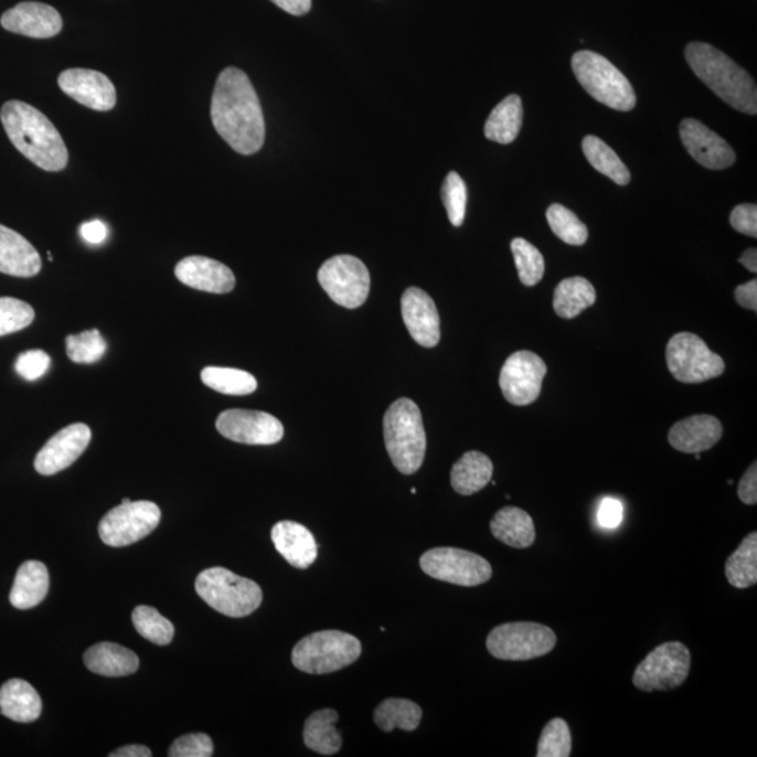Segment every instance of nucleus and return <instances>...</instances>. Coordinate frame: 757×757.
<instances>
[{
	"mask_svg": "<svg viewBox=\"0 0 757 757\" xmlns=\"http://www.w3.org/2000/svg\"><path fill=\"white\" fill-rule=\"evenodd\" d=\"M725 577L734 588L746 589L757 583V533L744 539L725 563Z\"/></svg>",
	"mask_w": 757,
	"mask_h": 757,
	"instance_id": "34",
	"label": "nucleus"
},
{
	"mask_svg": "<svg viewBox=\"0 0 757 757\" xmlns=\"http://www.w3.org/2000/svg\"><path fill=\"white\" fill-rule=\"evenodd\" d=\"M547 373L546 362L532 351H518L505 361L500 375V387L507 402L513 406H529L541 396L542 383Z\"/></svg>",
	"mask_w": 757,
	"mask_h": 757,
	"instance_id": "14",
	"label": "nucleus"
},
{
	"mask_svg": "<svg viewBox=\"0 0 757 757\" xmlns=\"http://www.w3.org/2000/svg\"><path fill=\"white\" fill-rule=\"evenodd\" d=\"M547 222L554 235L572 246H583L588 241V227L573 211L562 204H553L547 210Z\"/></svg>",
	"mask_w": 757,
	"mask_h": 757,
	"instance_id": "38",
	"label": "nucleus"
},
{
	"mask_svg": "<svg viewBox=\"0 0 757 757\" xmlns=\"http://www.w3.org/2000/svg\"><path fill=\"white\" fill-rule=\"evenodd\" d=\"M383 435L388 456L403 475H414L424 463L427 435L419 407L409 398H398L383 418Z\"/></svg>",
	"mask_w": 757,
	"mask_h": 757,
	"instance_id": "4",
	"label": "nucleus"
},
{
	"mask_svg": "<svg viewBox=\"0 0 757 757\" xmlns=\"http://www.w3.org/2000/svg\"><path fill=\"white\" fill-rule=\"evenodd\" d=\"M271 2L292 15H303L312 9V0H271Z\"/></svg>",
	"mask_w": 757,
	"mask_h": 757,
	"instance_id": "51",
	"label": "nucleus"
},
{
	"mask_svg": "<svg viewBox=\"0 0 757 757\" xmlns=\"http://www.w3.org/2000/svg\"><path fill=\"white\" fill-rule=\"evenodd\" d=\"M129 502H131V500H129V498H124L121 504H129Z\"/></svg>",
	"mask_w": 757,
	"mask_h": 757,
	"instance_id": "54",
	"label": "nucleus"
},
{
	"mask_svg": "<svg viewBox=\"0 0 757 757\" xmlns=\"http://www.w3.org/2000/svg\"><path fill=\"white\" fill-rule=\"evenodd\" d=\"M214 755V744L206 734H189L180 736L170 746V757H211Z\"/></svg>",
	"mask_w": 757,
	"mask_h": 757,
	"instance_id": "44",
	"label": "nucleus"
},
{
	"mask_svg": "<svg viewBox=\"0 0 757 757\" xmlns=\"http://www.w3.org/2000/svg\"><path fill=\"white\" fill-rule=\"evenodd\" d=\"M689 65L700 81L705 83L721 100L735 110L755 116L757 113V90L751 76L735 64L729 56L715 46L705 43H691L684 51Z\"/></svg>",
	"mask_w": 757,
	"mask_h": 757,
	"instance_id": "3",
	"label": "nucleus"
},
{
	"mask_svg": "<svg viewBox=\"0 0 757 757\" xmlns=\"http://www.w3.org/2000/svg\"><path fill=\"white\" fill-rule=\"evenodd\" d=\"M583 150L585 158L595 170L605 174L606 178L614 180L616 184L627 185L630 183L631 174L627 166L617 157L614 149L606 145L598 137L588 135L584 138Z\"/></svg>",
	"mask_w": 757,
	"mask_h": 757,
	"instance_id": "35",
	"label": "nucleus"
},
{
	"mask_svg": "<svg viewBox=\"0 0 757 757\" xmlns=\"http://www.w3.org/2000/svg\"><path fill=\"white\" fill-rule=\"evenodd\" d=\"M511 250L521 282L525 287H535L542 281L544 269H546L542 253L522 237L513 238Z\"/></svg>",
	"mask_w": 757,
	"mask_h": 757,
	"instance_id": "39",
	"label": "nucleus"
},
{
	"mask_svg": "<svg viewBox=\"0 0 757 757\" xmlns=\"http://www.w3.org/2000/svg\"><path fill=\"white\" fill-rule=\"evenodd\" d=\"M623 505L615 498H606L598 510V523L605 529H615L623 520Z\"/></svg>",
	"mask_w": 757,
	"mask_h": 757,
	"instance_id": "47",
	"label": "nucleus"
},
{
	"mask_svg": "<svg viewBox=\"0 0 757 757\" xmlns=\"http://www.w3.org/2000/svg\"><path fill=\"white\" fill-rule=\"evenodd\" d=\"M222 437L245 445H274L284 438V425L271 414L252 409H226L216 419Z\"/></svg>",
	"mask_w": 757,
	"mask_h": 757,
	"instance_id": "15",
	"label": "nucleus"
},
{
	"mask_svg": "<svg viewBox=\"0 0 757 757\" xmlns=\"http://www.w3.org/2000/svg\"><path fill=\"white\" fill-rule=\"evenodd\" d=\"M494 473L489 456L471 450L456 461L450 473V483L460 495H473L490 483Z\"/></svg>",
	"mask_w": 757,
	"mask_h": 757,
	"instance_id": "29",
	"label": "nucleus"
},
{
	"mask_svg": "<svg viewBox=\"0 0 757 757\" xmlns=\"http://www.w3.org/2000/svg\"><path fill=\"white\" fill-rule=\"evenodd\" d=\"M573 739L568 724L563 718H554L544 727L539 739L537 757H568L572 755Z\"/></svg>",
	"mask_w": 757,
	"mask_h": 757,
	"instance_id": "41",
	"label": "nucleus"
},
{
	"mask_svg": "<svg viewBox=\"0 0 757 757\" xmlns=\"http://www.w3.org/2000/svg\"><path fill=\"white\" fill-rule=\"evenodd\" d=\"M79 232L83 241L89 245H102L108 236L106 223L98 220L82 223Z\"/></svg>",
	"mask_w": 757,
	"mask_h": 757,
	"instance_id": "49",
	"label": "nucleus"
},
{
	"mask_svg": "<svg viewBox=\"0 0 757 757\" xmlns=\"http://www.w3.org/2000/svg\"><path fill=\"white\" fill-rule=\"evenodd\" d=\"M10 142L31 163L45 171L66 168L70 153L58 129L38 108L28 103H4L0 111Z\"/></svg>",
	"mask_w": 757,
	"mask_h": 757,
	"instance_id": "2",
	"label": "nucleus"
},
{
	"mask_svg": "<svg viewBox=\"0 0 757 757\" xmlns=\"http://www.w3.org/2000/svg\"><path fill=\"white\" fill-rule=\"evenodd\" d=\"M40 253L20 233L0 225V273L31 278L41 271Z\"/></svg>",
	"mask_w": 757,
	"mask_h": 757,
	"instance_id": "24",
	"label": "nucleus"
},
{
	"mask_svg": "<svg viewBox=\"0 0 757 757\" xmlns=\"http://www.w3.org/2000/svg\"><path fill=\"white\" fill-rule=\"evenodd\" d=\"M739 500L746 505H756L757 502V463L754 461L744 475L738 486Z\"/></svg>",
	"mask_w": 757,
	"mask_h": 757,
	"instance_id": "48",
	"label": "nucleus"
},
{
	"mask_svg": "<svg viewBox=\"0 0 757 757\" xmlns=\"http://www.w3.org/2000/svg\"><path fill=\"white\" fill-rule=\"evenodd\" d=\"M318 279L331 300L342 308H360L370 295V271L360 258L350 254L327 260L319 269Z\"/></svg>",
	"mask_w": 757,
	"mask_h": 757,
	"instance_id": "12",
	"label": "nucleus"
},
{
	"mask_svg": "<svg viewBox=\"0 0 757 757\" xmlns=\"http://www.w3.org/2000/svg\"><path fill=\"white\" fill-rule=\"evenodd\" d=\"M0 24L10 33L25 35L30 39H51L62 30L61 14L50 4L22 2L4 12Z\"/></svg>",
	"mask_w": 757,
	"mask_h": 757,
	"instance_id": "19",
	"label": "nucleus"
},
{
	"mask_svg": "<svg viewBox=\"0 0 757 757\" xmlns=\"http://www.w3.org/2000/svg\"><path fill=\"white\" fill-rule=\"evenodd\" d=\"M683 147L697 163L710 170L728 169L735 163L736 154L723 138L703 126L696 119H683L681 124Z\"/></svg>",
	"mask_w": 757,
	"mask_h": 757,
	"instance_id": "18",
	"label": "nucleus"
},
{
	"mask_svg": "<svg viewBox=\"0 0 757 757\" xmlns=\"http://www.w3.org/2000/svg\"><path fill=\"white\" fill-rule=\"evenodd\" d=\"M51 366V356L45 351L30 350L22 352L15 360V372L25 381H38Z\"/></svg>",
	"mask_w": 757,
	"mask_h": 757,
	"instance_id": "45",
	"label": "nucleus"
},
{
	"mask_svg": "<svg viewBox=\"0 0 757 757\" xmlns=\"http://www.w3.org/2000/svg\"><path fill=\"white\" fill-rule=\"evenodd\" d=\"M523 122V105L520 96L504 98L491 111L484 126L486 138L502 145L512 143L520 135Z\"/></svg>",
	"mask_w": 757,
	"mask_h": 757,
	"instance_id": "31",
	"label": "nucleus"
},
{
	"mask_svg": "<svg viewBox=\"0 0 757 757\" xmlns=\"http://www.w3.org/2000/svg\"><path fill=\"white\" fill-rule=\"evenodd\" d=\"M201 381L212 391L230 396H246L257 391L256 377L235 367L206 366L201 372Z\"/></svg>",
	"mask_w": 757,
	"mask_h": 757,
	"instance_id": "36",
	"label": "nucleus"
},
{
	"mask_svg": "<svg viewBox=\"0 0 757 757\" xmlns=\"http://www.w3.org/2000/svg\"><path fill=\"white\" fill-rule=\"evenodd\" d=\"M160 508L150 501L129 502L113 508L98 523V536L110 547H126L142 541L158 527Z\"/></svg>",
	"mask_w": 757,
	"mask_h": 757,
	"instance_id": "13",
	"label": "nucleus"
},
{
	"mask_svg": "<svg viewBox=\"0 0 757 757\" xmlns=\"http://www.w3.org/2000/svg\"><path fill=\"white\" fill-rule=\"evenodd\" d=\"M66 354L75 364H96L107 352V341L97 329L66 337Z\"/></svg>",
	"mask_w": 757,
	"mask_h": 757,
	"instance_id": "40",
	"label": "nucleus"
},
{
	"mask_svg": "<svg viewBox=\"0 0 757 757\" xmlns=\"http://www.w3.org/2000/svg\"><path fill=\"white\" fill-rule=\"evenodd\" d=\"M0 713L15 723H33L43 713V702L29 682L12 679L0 687Z\"/></svg>",
	"mask_w": 757,
	"mask_h": 757,
	"instance_id": "26",
	"label": "nucleus"
},
{
	"mask_svg": "<svg viewBox=\"0 0 757 757\" xmlns=\"http://www.w3.org/2000/svg\"><path fill=\"white\" fill-rule=\"evenodd\" d=\"M135 629L150 642L157 646H168L174 637V626L159 611L150 606H138L132 611Z\"/></svg>",
	"mask_w": 757,
	"mask_h": 757,
	"instance_id": "37",
	"label": "nucleus"
},
{
	"mask_svg": "<svg viewBox=\"0 0 757 757\" xmlns=\"http://www.w3.org/2000/svg\"><path fill=\"white\" fill-rule=\"evenodd\" d=\"M83 660L92 672L108 678L132 675L139 668L137 653L114 642H100L90 647Z\"/></svg>",
	"mask_w": 757,
	"mask_h": 757,
	"instance_id": "27",
	"label": "nucleus"
},
{
	"mask_svg": "<svg viewBox=\"0 0 757 757\" xmlns=\"http://www.w3.org/2000/svg\"><path fill=\"white\" fill-rule=\"evenodd\" d=\"M723 437V424L708 414H699L682 419L669 431L668 440L673 449L683 454H702L719 443Z\"/></svg>",
	"mask_w": 757,
	"mask_h": 757,
	"instance_id": "22",
	"label": "nucleus"
},
{
	"mask_svg": "<svg viewBox=\"0 0 757 757\" xmlns=\"http://www.w3.org/2000/svg\"><path fill=\"white\" fill-rule=\"evenodd\" d=\"M729 222L736 232L757 237V206L755 204L735 206Z\"/></svg>",
	"mask_w": 757,
	"mask_h": 757,
	"instance_id": "46",
	"label": "nucleus"
},
{
	"mask_svg": "<svg viewBox=\"0 0 757 757\" xmlns=\"http://www.w3.org/2000/svg\"><path fill=\"white\" fill-rule=\"evenodd\" d=\"M739 263L750 273H757V250L756 248H748L739 258Z\"/></svg>",
	"mask_w": 757,
	"mask_h": 757,
	"instance_id": "53",
	"label": "nucleus"
},
{
	"mask_svg": "<svg viewBox=\"0 0 757 757\" xmlns=\"http://www.w3.org/2000/svg\"><path fill=\"white\" fill-rule=\"evenodd\" d=\"M58 85L65 95L92 110L110 111L116 107V87L102 72L81 67L66 70L60 75Z\"/></svg>",
	"mask_w": 757,
	"mask_h": 757,
	"instance_id": "17",
	"label": "nucleus"
},
{
	"mask_svg": "<svg viewBox=\"0 0 757 757\" xmlns=\"http://www.w3.org/2000/svg\"><path fill=\"white\" fill-rule=\"evenodd\" d=\"M195 590L212 609L235 619L254 614L263 601L258 584L222 567L204 569L196 577Z\"/></svg>",
	"mask_w": 757,
	"mask_h": 757,
	"instance_id": "5",
	"label": "nucleus"
},
{
	"mask_svg": "<svg viewBox=\"0 0 757 757\" xmlns=\"http://www.w3.org/2000/svg\"><path fill=\"white\" fill-rule=\"evenodd\" d=\"M556 644V632L550 627L527 621L498 626L487 639V650L502 661L535 660L547 655Z\"/></svg>",
	"mask_w": 757,
	"mask_h": 757,
	"instance_id": "8",
	"label": "nucleus"
},
{
	"mask_svg": "<svg viewBox=\"0 0 757 757\" xmlns=\"http://www.w3.org/2000/svg\"><path fill=\"white\" fill-rule=\"evenodd\" d=\"M50 589V574L45 564L30 559L20 565L15 574L12 590H10V604L15 609H33L45 599Z\"/></svg>",
	"mask_w": 757,
	"mask_h": 757,
	"instance_id": "25",
	"label": "nucleus"
},
{
	"mask_svg": "<svg viewBox=\"0 0 757 757\" xmlns=\"http://www.w3.org/2000/svg\"><path fill=\"white\" fill-rule=\"evenodd\" d=\"M490 529L498 541L513 548H527L536 541L535 522L521 508H502L492 518Z\"/></svg>",
	"mask_w": 757,
	"mask_h": 757,
	"instance_id": "28",
	"label": "nucleus"
},
{
	"mask_svg": "<svg viewBox=\"0 0 757 757\" xmlns=\"http://www.w3.org/2000/svg\"><path fill=\"white\" fill-rule=\"evenodd\" d=\"M596 302L594 285L583 277L564 279L554 290V312L562 319L577 318Z\"/></svg>",
	"mask_w": 757,
	"mask_h": 757,
	"instance_id": "32",
	"label": "nucleus"
},
{
	"mask_svg": "<svg viewBox=\"0 0 757 757\" xmlns=\"http://www.w3.org/2000/svg\"><path fill=\"white\" fill-rule=\"evenodd\" d=\"M211 118L223 141L245 157L257 153L266 141L260 100L248 76L237 67H226L217 76Z\"/></svg>",
	"mask_w": 757,
	"mask_h": 757,
	"instance_id": "1",
	"label": "nucleus"
},
{
	"mask_svg": "<svg viewBox=\"0 0 757 757\" xmlns=\"http://www.w3.org/2000/svg\"><path fill=\"white\" fill-rule=\"evenodd\" d=\"M669 372L682 383H703L723 375V358L708 349L703 339L693 333H678L667 345Z\"/></svg>",
	"mask_w": 757,
	"mask_h": 757,
	"instance_id": "9",
	"label": "nucleus"
},
{
	"mask_svg": "<svg viewBox=\"0 0 757 757\" xmlns=\"http://www.w3.org/2000/svg\"><path fill=\"white\" fill-rule=\"evenodd\" d=\"M34 318V309L23 300L0 298V337L28 329Z\"/></svg>",
	"mask_w": 757,
	"mask_h": 757,
	"instance_id": "43",
	"label": "nucleus"
},
{
	"mask_svg": "<svg viewBox=\"0 0 757 757\" xmlns=\"http://www.w3.org/2000/svg\"><path fill=\"white\" fill-rule=\"evenodd\" d=\"M92 440L90 428L76 423L56 433L35 456L34 468L43 476H53L70 468L81 458Z\"/></svg>",
	"mask_w": 757,
	"mask_h": 757,
	"instance_id": "16",
	"label": "nucleus"
},
{
	"mask_svg": "<svg viewBox=\"0 0 757 757\" xmlns=\"http://www.w3.org/2000/svg\"><path fill=\"white\" fill-rule=\"evenodd\" d=\"M402 316L417 344L433 349L440 340V319L434 300L419 288H408L402 297Z\"/></svg>",
	"mask_w": 757,
	"mask_h": 757,
	"instance_id": "20",
	"label": "nucleus"
},
{
	"mask_svg": "<svg viewBox=\"0 0 757 757\" xmlns=\"http://www.w3.org/2000/svg\"><path fill=\"white\" fill-rule=\"evenodd\" d=\"M152 751H150L147 746L143 745H128L124 748H119L110 754V757H150Z\"/></svg>",
	"mask_w": 757,
	"mask_h": 757,
	"instance_id": "52",
	"label": "nucleus"
},
{
	"mask_svg": "<svg viewBox=\"0 0 757 757\" xmlns=\"http://www.w3.org/2000/svg\"><path fill=\"white\" fill-rule=\"evenodd\" d=\"M419 565L429 577L459 587H479L492 577L491 564L468 550L431 548L423 554Z\"/></svg>",
	"mask_w": 757,
	"mask_h": 757,
	"instance_id": "11",
	"label": "nucleus"
},
{
	"mask_svg": "<svg viewBox=\"0 0 757 757\" xmlns=\"http://www.w3.org/2000/svg\"><path fill=\"white\" fill-rule=\"evenodd\" d=\"M174 274L180 282L202 292L230 294L236 285L232 269L209 257H185L175 266Z\"/></svg>",
	"mask_w": 757,
	"mask_h": 757,
	"instance_id": "21",
	"label": "nucleus"
},
{
	"mask_svg": "<svg viewBox=\"0 0 757 757\" xmlns=\"http://www.w3.org/2000/svg\"><path fill=\"white\" fill-rule=\"evenodd\" d=\"M423 710L417 703L407 699H387L377 705L373 719L385 733H392L396 728L416 731L422 724Z\"/></svg>",
	"mask_w": 757,
	"mask_h": 757,
	"instance_id": "33",
	"label": "nucleus"
},
{
	"mask_svg": "<svg viewBox=\"0 0 757 757\" xmlns=\"http://www.w3.org/2000/svg\"><path fill=\"white\" fill-rule=\"evenodd\" d=\"M443 201L448 217L454 226L463 225L466 206H468V186L456 171H450L444 181Z\"/></svg>",
	"mask_w": 757,
	"mask_h": 757,
	"instance_id": "42",
	"label": "nucleus"
},
{
	"mask_svg": "<svg viewBox=\"0 0 757 757\" xmlns=\"http://www.w3.org/2000/svg\"><path fill=\"white\" fill-rule=\"evenodd\" d=\"M736 303L743 306L744 309L751 310L756 312L757 310V281L751 279V281L744 285H739L735 289Z\"/></svg>",
	"mask_w": 757,
	"mask_h": 757,
	"instance_id": "50",
	"label": "nucleus"
},
{
	"mask_svg": "<svg viewBox=\"0 0 757 757\" xmlns=\"http://www.w3.org/2000/svg\"><path fill=\"white\" fill-rule=\"evenodd\" d=\"M362 646L356 637L339 630L313 632L295 646V668L312 675H327L352 665L361 657Z\"/></svg>",
	"mask_w": 757,
	"mask_h": 757,
	"instance_id": "7",
	"label": "nucleus"
},
{
	"mask_svg": "<svg viewBox=\"0 0 757 757\" xmlns=\"http://www.w3.org/2000/svg\"><path fill=\"white\" fill-rule=\"evenodd\" d=\"M692 667L687 647L679 641L665 642L648 653L637 667L632 683L642 692L673 691L682 686Z\"/></svg>",
	"mask_w": 757,
	"mask_h": 757,
	"instance_id": "10",
	"label": "nucleus"
},
{
	"mask_svg": "<svg viewBox=\"0 0 757 757\" xmlns=\"http://www.w3.org/2000/svg\"><path fill=\"white\" fill-rule=\"evenodd\" d=\"M275 548L295 568H309L318 558V543L312 532L300 523L281 521L273 527Z\"/></svg>",
	"mask_w": 757,
	"mask_h": 757,
	"instance_id": "23",
	"label": "nucleus"
},
{
	"mask_svg": "<svg viewBox=\"0 0 757 757\" xmlns=\"http://www.w3.org/2000/svg\"><path fill=\"white\" fill-rule=\"evenodd\" d=\"M572 66L580 86L596 102L617 111H631L636 107L637 96L629 79L605 56L593 51H578L573 56Z\"/></svg>",
	"mask_w": 757,
	"mask_h": 757,
	"instance_id": "6",
	"label": "nucleus"
},
{
	"mask_svg": "<svg viewBox=\"0 0 757 757\" xmlns=\"http://www.w3.org/2000/svg\"><path fill=\"white\" fill-rule=\"evenodd\" d=\"M339 713L333 708H323L310 715L305 723V745L316 754L333 756L340 751L342 736L335 728Z\"/></svg>",
	"mask_w": 757,
	"mask_h": 757,
	"instance_id": "30",
	"label": "nucleus"
}]
</instances>
